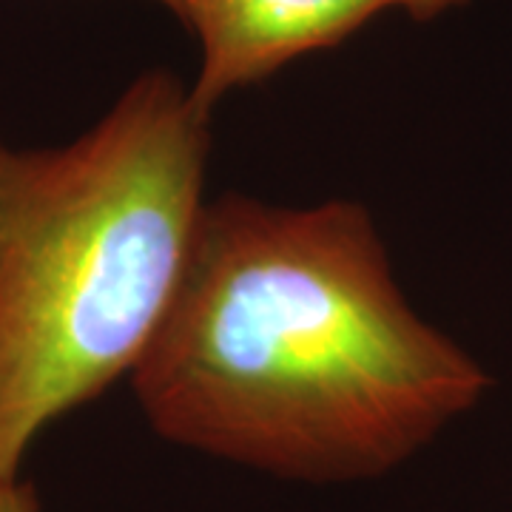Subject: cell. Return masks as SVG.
<instances>
[{"label": "cell", "instance_id": "1", "mask_svg": "<svg viewBox=\"0 0 512 512\" xmlns=\"http://www.w3.org/2000/svg\"><path fill=\"white\" fill-rule=\"evenodd\" d=\"M157 436L311 484L390 473L490 390L413 311L365 205L205 202L128 376Z\"/></svg>", "mask_w": 512, "mask_h": 512}, {"label": "cell", "instance_id": "2", "mask_svg": "<svg viewBox=\"0 0 512 512\" xmlns=\"http://www.w3.org/2000/svg\"><path fill=\"white\" fill-rule=\"evenodd\" d=\"M208 154L211 111L163 69L69 146L0 137V478L140 365L208 202Z\"/></svg>", "mask_w": 512, "mask_h": 512}, {"label": "cell", "instance_id": "3", "mask_svg": "<svg viewBox=\"0 0 512 512\" xmlns=\"http://www.w3.org/2000/svg\"><path fill=\"white\" fill-rule=\"evenodd\" d=\"M467 0H185L183 20L197 37L200 66L191 86L205 111L222 97L299 57L330 49L384 12L436 20Z\"/></svg>", "mask_w": 512, "mask_h": 512}, {"label": "cell", "instance_id": "4", "mask_svg": "<svg viewBox=\"0 0 512 512\" xmlns=\"http://www.w3.org/2000/svg\"><path fill=\"white\" fill-rule=\"evenodd\" d=\"M0 512H40L35 487L23 478H0Z\"/></svg>", "mask_w": 512, "mask_h": 512}, {"label": "cell", "instance_id": "5", "mask_svg": "<svg viewBox=\"0 0 512 512\" xmlns=\"http://www.w3.org/2000/svg\"><path fill=\"white\" fill-rule=\"evenodd\" d=\"M154 3H160V6H163V9H168V12H171V15H174L177 20H180V15H183L185 0H154Z\"/></svg>", "mask_w": 512, "mask_h": 512}]
</instances>
